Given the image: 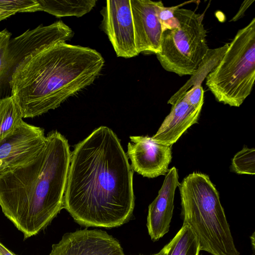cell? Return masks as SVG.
I'll list each match as a JSON object with an SVG mask.
<instances>
[{
	"instance_id": "1",
	"label": "cell",
	"mask_w": 255,
	"mask_h": 255,
	"mask_svg": "<svg viewBox=\"0 0 255 255\" xmlns=\"http://www.w3.org/2000/svg\"><path fill=\"white\" fill-rule=\"evenodd\" d=\"M134 207L133 172L120 140L101 126L71 152L63 208L86 227H118Z\"/></svg>"
},
{
	"instance_id": "2",
	"label": "cell",
	"mask_w": 255,
	"mask_h": 255,
	"mask_svg": "<svg viewBox=\"0 0 255 255\" xmlns=\"http://www.w3.org/2000/svg\"><path fill=\"white\" fill-rule=\"evenodd\" d=\"M71 155L67 139L52 130L33 160L0 175V207L24 239L43 230L63 208Z\"/></svg>"
},
{
	"instance_id": "3",
	"label": "cell",
	"mask_w": 255,
	"mask_h": 255,
	"mask_svg": "<svg viewBox=\"0 0 255 255\" xmlns=\"http://www.w3.org/2000/svg\"><path fill=\"white\" fill-rule=\"evenodd\" d=\"M105 61L95 49L59 42L26 55L15 67L10 80L11 96L23 118L54 110L92 84Z\"/></svg>"
},
{
	"instance_id": "4",
	"label": "cell",
	"mask_w": 255,
	"mask_h": 255,
	"mask_svg": "<svg viewBox=\"0 0 255 255\" xmlns=\"http://www.w3.org/2000/svg\"><path fill=\"white\" fill-rule=\"evenodd\" d=\"M178 187L183 223L196 236L201 251L212 255H240L219 192L209 176L193 172Z\"/></svg>"
},
{
	"instance_id": "5",
	"label": "cell",
	"mask_w": 255,
	"mask_h": 255,
	"mask_svg": "<svg viewBox=\"0 0 255 255\" xmlns=\"http://www.w3.org/2000/svg\"><path fill=\"white\" fill-rule=\"evenodd\" d=\"M206 79V86L219 102L236 107L243 104L255 79V18L238 30Z\"/></svg>"
},
{
	"instance_id": "6",
	"label": "cell",
	"mask_w": 255,
	"mask_h": 255,
	"mask_svg": "<svg viewBox=\"0 0 255 255\" xmlns=\"http://www.w3.org/2000/svg\"><path fill=\"white\" fill-rule=\"evenodd\" d=\"M186 2L174 10L177 26L163 31L161 50L156 54L164 69L180 76L193 75L209 49L203 24L204 14L180 8Z\"/></svg>"
},
{
	"instance_id": "7",
	"label": "cell",
	"mask_w": 255,
	"mask_h": 255,
	"mask_svg": "<svg viewBox=\"0 0 255 255\" xmlns=\"http://www.w3.org/2000/svg\"><path fill=\"white\" fill-rule=\"evenodd\" d=\"M101 27L118 57L137 56L130 0H109L100 11Z\"/></svg>"
},
{
	"instance_id": "8",
	"label": "cell",
	"mask_w": 255,
	"mask_h": 255,
	"mask_svg": "<svg viewBox=\"0 0 255 255\" xmlns=\"http://www.w3.org/2000/svg\"><path fill=\"white\" fill-rule=\"evenodd\" d=\"M45 140L43 128L23 121L13 133L0 140V175L33 160Z\"/></svg>"
},
{
	"instance_id": "9",
	"label": "cell",
	"mask_w": 255,
	"mask_h": 255,
	"mask_svg": "<svg viewBox=\"0 0 255 255\" xmlns=\"http://www.w3.org/2000/svg\"><path fill=\"white\" fill-rule=\"evenodd\" d=\"M49 255H125L119 242L102 230L84 229L63 235Z\"/></svg>"
},
{
	"instance_id": "10",
	"label": "cell",
	"mask_w": 255,
	"mask_h": 255,
	"mask_svg": "<svg viewBox=\"0 0 255 255\" xmlns=\"http://www.w3.org/2000/svg\"><path fill=\"white\" fill-rule=\"evenodd\" d=\"M127 156L132 170L153 178L165 175L172 159L171 146L160 144L148 136H130Z\"/></svg>"
},
{
	"instance_id": "11",
	"label": "cell",
	"mask_w": 255,
	"mask_h": 255,
	"mask_svg": "<svg viewBox=\"0 0 255 255\" xmlns=\"http://www.w3.org/2000/svg\"><path fill=\"white\" fill-rule=\"evenodd\" d=\"M135 43L140 53L157 54L161 50L163 32L159 16L162 1L130 0Z\"/></svg>"
},
{
	"instance_id": "12",
	"label": "cell",
	"mask_w": 255,
	"mask_h": 255,
	"mask_svg": "<svg viewBox=\"0 0 255 255\" xmlns=\"http://www.w3.org/2000/svg\"><path fill=\"white\" fill-rule=\"evenodd\" d=\"M73 35L74 32L71 28L62 21L59 20L46 26L41 24L10 39L7 53L12 74L18 64L33 51L59 42H66Z\"/></svg>"
},
{
	"instance_id": "13",
	"label": "cell",
	"mask_w": 255,
	"mask_h": 255,
	"mask_svg": "<svg viewBox=\"0 0 255 255\" xmlns=\"http://www.w3.org/2000/svg\"><path fill=\"white\" fill-rule=\"evenodd\" d=\"M180 183L175 167L169 169L154 200L148 206L146 226L152 241L159 240L170 228L174 209V198Z\"/></svg>"
},
{
	"instance_id": "14",
	"label": "cell",
	"mask_w": 255,
	"mask_h": 255,
	"mask_svg": "<svg viewBox=\"0 0 255 255\" xmlns=\"http://www.w3.org/2000/svg\"><path fill=\"white\" fill-rule=\"evenodd\" d=\"M201 110L202 108L190 105L180 96L172 104L170 113L152 139L160 144L172 146L189 127L197 122Z\"/></svg>"
},
{
	"instance_id": "15",
	"label": "cell",
	"mask_w": 255,
	"mask_h": 255,
	"mask_svg": "<svg viewBox=\"0 0 255 255\" xmlns=\"http://www.w3.org/2000/svg\"><path fill=\"white\" fill-rule=\"evenodd\" d=\"M40 11H44L57 17H81L95 6L96 0H37Z\"/></svg>"
},
{
	"instance_id": "16",
	"label": "cell",
	"mask_w": 255,
	"mask_h": 255,
	"mask_svg": "<svg viewBox=\"0 0 255 255\" xmlns=\"http://www.w3.org/2000/svg\"><path fill=\"white\" fill-rule=\"evenodd\" d=\"M199 241L190 226L183 223L173 238L156 255H200Z\"/></svg>"
},
{
	"instance_id": "17",
	"label": "cell",
	"mask_w": 255,
	"mask_h": 255,
	"mask_svg": "<svg viewBox=\"0 0 255 255\" xmlns=\"http://www.w3.org/2000/svg\"><path fill=\"white\" fill-rule=\"evenodd\" d=\"M13 97L0 100V140L13 133L23 121Z\"/></svg>"
},
{
	"instance_id": "18",
	"label": "cell",
	"mask_w": 255,
	"mask_h": 255,
	"mask_svg": "<svg viewBox=\"0 0 255 255\" xmlns=\"http://www.w3.org/2000/svg\"><path fill=\"white\" fill-rule=\"evenodd\" d=\"M11 34L6 29L0 30V100L11 96L12 72L8 59L7 48Z\"/></svg>"
},
{
	"instance_id": "19",
	"label": "cell",
	"mask_w": 255,
	"mask_h": 255,
	"mask_svg": "<svg viewBox=\"0 0 255 255\" xmlns=\"http://www.w3.org/2000/svg\"><path fill=\"white\" fill-rule=\"evenodd\" d=\"M40 11L37 0H0V21L18 12Z\"/></svg>"
},
{
	"instance_id": "20",
	"label": "cell",
	"mask_w": 255,
	"mask_h": 255,
	"mask_svg": "<svg viewBox=\"0 0 255 255\" xmlns=\"http://www.w3.org/2000/svg\"><path fill=\"white\" fill-rule=\"evenodd\" d=\"M232 169L237 174L254 175L255 173V148L244 147L232 159Z\"/></svg>"
},
{
	"instance_id": "21",
	"label": "cell",
	"mask_w": 255,
	"mask_h": 255,
	"mask_svg": "<svg viewBox=\"0 0 255 255\" xmlns=\"http://www.w3.org/2000/svg\"><path fill=\"white\" fill-rule=\"evenodd\" d=\"M204 90L201 85L197 84L194 85L190 90L187 91L181 95L184 97L187 102L192 107L202 108L204 104Z\"/></svg>"
},
{
	"instance_id": "22",
	"label": "cell",
	"mask_w": 255,
	"mask_h": 255,
	"mask_svg": "<svg viewBox=\"0 0 255 255\" xmlns=\"http://www.w3.org/2000/svg\"><path fill=\"white\" fill-rule=\"evenodd\" d=\"M254 1V0H245L242 4L238 12L231 20V21H236L239 19L240 18H242L244 16L246 10L252 4Z\"/></svg>"
},
{
	"instance_id": "23",
	"label": "cell",
	"mask_w": 255,
	"mask_h": 255,
	"mask_svg": "<svg viewBox=\"0 0 255 255\" xmlns=\"http://www.w3.org/2000/svg\"><path fill=\"white\" fill-rule=\"evenodd\" d=\"M0 255H16L0 242Z\"/></svg>"
},
{
	"instance_id": "24",
	"label": "cell",
	"mask_w": 255,
	"mask_h": 255,
	"mask_svg": "<svg viewBox=\"0 0 255 255\" xmlns=\"http://www.w3.org/2000/svg\"><path fill=\"white\" fill-rule=\"evenodd\" d=\"M156 255V254H154V255Z\"/></svg>"
}]
</instances>
